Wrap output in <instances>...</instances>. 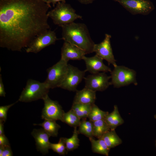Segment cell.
<instances>
[{
  "mask_svg": "<svg viewBox=\"0 0 156 156\" xmlns=\"http://www.w3.org/2000/svg\"><path fill=\"white\" fill-rule=\"evenodd\" d=\"M40 0H0V46L12 51L27 47L50 29L48 10Z\"/></svg>",
  "mask_w": 156,
  "mask_h": 156,
  "instance_id": "6da1fadb",
  "label": "cell"
},
{
  "mask_svg": "<svg viewBox=\"0 0 156 156\" xmlns=\"http://www.w3.org/2000/svg\"><path fill=\"white\" fill-rule=\"evenodd\" d=\"M61 27V39L64 41L82 49L87 54L94 52L95 44L91 38L88 28L85 24L73 22Z\"/></svg>",
  "mask_w": 156,
  "mask_h": 156,
  "instance_id": "7a4b0ae2",
  "label": "cell"
},
{
  "mask_svg": "<svg viewBox=\"0 0 156 156\" xmlns=\"http://www.w3.org/2000/svg\"><path fill=\"white\" fill-rule=\"evenodd\" d=\"M47 15L55 24L61 27L82 18L81 16L76 13L70 5L61 2L57 3L53 9L48 12Z\"/></svg>",
  "mask_w": 156,
  "mask_h": 156,
  "instance_id": "3957f363",
  "label": "cell"
},
{
  "mask_svg": "<svg viewBox=\"0 0 156 156\" xmlns=\"http://www.w3.org/2000/svg\"><path fill=\"white\" fill-rule=\"evenodd\" d=\"M49 88L44 82L29 79L18 101L29 102L43 99L48 94Z\"/></svg>",
  "mask_w": 156,
  "mask_h": 156,
  "instance_id": "277c9868",
  "label": "cell"
},
{
  "mask_svg": "<svg viewBox=\"0 0 156 156\" xmlns=\"http://www.w3.org/2000/svg\"><path fill=\"white\" fill-rule=\"evenodd\" d=\"M112 85L119 88L131 83L137 85L136 72L125 66L117 65L111 72Z\"/></svg>",
  "mask_w": 156,
  "mask_h": 156,
  "instance_id": "5b68a950",
  "label": "cell"
},
{
  "mask_svg": "<svg viewBox=\"0 0 156 156\" xmlns=\"http://www.w3.org/2000/svg\"><path fill=\"white\" fill-rule=\"evenodd\" d=\"M68 62L60 59L56 63L47 70V77L44 82L49 89L59 88L66 75Z\"/></svg>",
  "mask_w": 156,
  "mask_h": 156,
  "instance_id": "8992f818",
  "label": "cell"
},
{
  "mask_svg": "<svg viewBox=\"0 0 156 156\" xmlns=\"http://www.w3.org/2000/svg\"><path fill=\"white\" fill-rule=\"evenodd\" d=\"M60 39L57 37L54 31L50 29L37 36L27 48L26 52L37 53L46 47L54 44L57 40Z\"/></svg>",
  "mask_w": 156,
  "mask_h": 156,
  "instance_id": "52a82bcc",
  "label": "cell"
},
{
  "mask_svg": "<svg viewBox=\"0 0 156 156\" xmlns=\"http://www.w3.org/2000/svg\"><path fill=\"white\" fill-rule=\"evenodd\" d=\"M133 14L147 15L154 9L149 0H114Z\"/></svg>",
  "mask_w": 156,
  "mask_h": 156,
  "instance_id": "ba28073f",
  "label": "cell"
},
{
  "mask_svg": "<svg viewBox=\"0 0 156 156\" xmlns=\"http://www.w3.org/2000/svg\"><path fill=\"white\" fill-rule=\"evenodd\" d=\"M42 100L44 102V107L42 112V118L62 121L65 112L59 103L51 100L48 94Z\"/></svg>",
  "mask_w": 156,
  "mask_h": 156,
  "instance_id": "9c48e42d",
  "label": "cell"
},
{
  "mask_svg": "<svg viewBox=\"0 0 156 156\" xmlns=\"http://www.w3.org/2000/svg\"><path fill=\"white\" fill-rule=\"evenodd\" d=\"M86 71L68 64L66 75L59 88L70 91H76L78 85L84 78Z\"/></svg>",
  "mask_w": 156,
  "mask_h": 156,
  "instance_id": "30bf717a",
  "label": "cell"
},
{
  "mask_svg": "<svg viewBox=\"0 0 156 156\" xmlns=\"http://www.w3.org/2000/svg\"><path fill=\"white\" fill-rule=\"evenodd\" d=\"M110 78L111 76L107 75L104 72L89 75L84 78L85 87L96 92L103 91L112 85L109 81Z\"/></svg>",
  "mask_w": 156,
  "mask_h": 156,
  "instance_id": "8fae6325",
  "label": "cell"
},
{
  "mask_svg": "<svg viewBox=\"0 0 156 156\" xmlns=\"http://www.w3.org/2000/svg\"><path fill=\"white\" fill-rule=\"evenodd\" d=\"M111 36L105 34L102 42L95 44L93 52L103 60H106L109 65L112 64L114 67L117 66L113 54L110 43Z\"/></svg>",
  "mask_w": 156,
  "mask_h": 156,
  "instance_id": "7c38bea8",
  "label": "cell"
},
{
  "mask_svg": "<svg viewBox=\"0 0 156 156\" xmlns=\"http://www.w3.org/2000/svg\"><path fill=\"white\" fill-rule=\"evenodd\" d=\"M87 54L83 50L67 42L64 41L61 49L62 60L68 62L70 60H80Z\"/></svg>",
  "mask_w": 156,
  "mask_h": 156,
  "instance_id": "4fadbf2b",
  "label": "cell"
},
{
  "mask_svg": "<svg viewBox=\"0 0 156 156\" xmlns=\"http://www.w3.org/2000/svg\"><path fill=\"white\" fill-rule=\"evenodd\" d=\"M31 135L35 140L37 150L43 155L48 153L51 143L49 138L51 136L43 128L34 129Z\"/></svg>",
  "mask_w": 156,
  "mask_h": 156,
  "instance_id": "5bb4252c",
  "label": "cell"
},
{
  "mask_svg": "<svg viewBox=\"0 0 156 156\" xmlns=\"http://www.w3.org/2000/svg\"><path fill=\"white\" fill-rule=\"evenodd\" d=\"M86 66V71L92 74H95L100 72H111V68L105 65L103 62V59L96 54L93 56L88 57L85 56L83 59Z\"/></svg>",
  "mask_w": 156,
  "mask_h": 156,
  "instance_id": "9a60e30c",
  "label": "cell"
},
{
  "mask_svg": "<svg viewBox=\"0 0 156 156\" xmlns=\"http://www.w3.org/2000/svg\"><path fill=\"white\" fill-rule=\"evenodd\" d=\"M73 103L92 105L96 99V92L85 87L83 89L76 91Z\"/></svg>",
  "mask_w": 156,
  "mask_h": 156,
  "instance_id": "2e32d148",
  "label": "cell"
},
{
  "mask_svg": "<svg viewBox=\"0 0 156 156\" xmlns=\"http://www.w3.org/2000/svg\"><path fill=\"white\" fill-rule=\"evenodd\" d=\"M104 119L110 129H115L118 126L122 125L124 121L121 117L116 105L114 106V109L110 113H108Z\"/></svg>",
  "mask_w": 156,
  "mask_h": 156,
  "instance_id": "e0dca14e",
  "label": "cell"
},
{
  "mask_svg": "<svg viewBox=\"0 0 156 156\" xmlns=\"http://www.w3.org/2000/svg\"><path fill=\"white\" fill-rule=\"evenodd\" d=\"M91 145V149L94 153L108 156L110 149L101 138L95 140L93 137L89 138Z\"/></svg>",
  "mask_w": 156,
  "mask_h": 156,
  "instance_id": "ac0fdd59",
  "label": "cell"
},
{
  "mask_svg": "<svg viewBox=\"0 0 156 156\" xmlns=\"http://www.w3.org/2000/svg\"><path fill=\"white\" fill-rule=\"evenodd\" d=\"M108 147L110 149L114 148L122 143V140L117 134L115 129H110L102 136Z\"/></svg>",
  "mask_w": 156,
  "mask_h": 156,
  "instance_id": "d6986e66",
  "label": "cell"
},
{
  "mask_svg": "<svg viewBox=\"0 0 156 156\" xmlns=\"http://www.w3.org/2000/svg\"><path fill=\"white\" fill-rule=\"evenodd\" d=\"M34 125H38L41 126L42 128L51 136L57 137L60 126L57 124L55 120H44L42 123Z\"/></svg>",
  "mask_w": 156,
  "mask_h": 156,
  "instance_id": "ffe728a7",
  "label": "cell"
},
{
  "mask_svg": "<svg viewBox=\"0 0 156 156\" xmlns=\"http://www.w3.org/2000/svg\"><path fill=\"white\" fill-rule=\"evenodd\" d=\"M93 122V136L98 139L101 138L104 133L110 129L104 119Z\"/></svg>",
  "mask_w": 156,
  "mask_h": 156,
  "instance_id": "44dd1931",
  "label": "cell"
},
{
  "mask_svg": "<svg viewBox=\"0 0 156 156\" xmlns=\"http://www.w3.org/2000/svg\"><path fill=\"white\" fill-rule=\"evenodd\" d=\"M92 105L73 103L71 108L81 119L87 118L91 110Z\"/></svg>",
  "mask_w": 156,
  "mask_h": 156,
  "instance_id": "7402d4cb",
  "label": "cell"
},
{
  "mask_svg": "<svg viewBox=\"0 0 156 156\" xmlns=\"http://www.w3.org/2000/svg\"><path fill=\"white\" fill-rule=\"evenodd\" d=\"M81 119L74 111L71 109L67 112L64 113L62 121L71 127H78Z\"/></svg>",
  "mask_w": 156,
  "mask_h": 156,
  "instance_id": "603a6c76",
  "label": "cell"
},
{
  "mask_svg": "<svg viewBox=\"0 0 156 156\" xmlns=\"http://www.w3.org/2000/svg\"><path fill=\"white\" fill-rule=\"evenodd\" d=\"M79 134L84 135L88 138L93 137V122L87 120L86 118L82 119L78 126Z\"/></svg>",
  "mask_w": 156,
  "mask_h": 156,
  "instance_id": "cb8c5ba5",
  "label": "cell"
},
{
  "mask_svg": "<svg viewBox=\"0 0 156 156\" xmlns=\"http://www.w3.org/2000/svg\"><path fill=\"white\" fill-rule=\"evenodd\" d=\"M79 134L77 127H74L73 135L70 138H64L66 148L68 152L73 151L78 148L79 146L80 141L78 138Z\"/></svg>",
  "mask_w": 156,
  "mask_h": 156,
  "instance_id": "d4e9b609",
  "label": "cell"
},
{
  "mask_svg": "<svg viewBox=\"0 0 156 156\" xmlns=\"http://www.w3.org/2000/svg\"><path fill=\"white\" fill-rule=\"evenodd\" d=\"M108 113V112L104 111L101 109L94 103L92 105L88 118L90 120L94 122L104 119Z\"/></svg>",
  "mask_w": 156,
  "mask_h": 156,
  "instance_id": "484cf974",
  "label": "cell"
},
{
  "mask_svg": "<svg viewBox=\"0 0 156 156\" xmlns=\"http://www.w3.org/2000/svg\"><path fill=\"white\" fill-rule=\"evenodd\" d=\"M50 149L60 155H64L67 154L68 152L66 149L64 137L60 138L57 143H51Z\"/></svg>",
  "mask_w": 156,
  "mask_h": 156,
  "instance_id": "4316f807",
  "label": "cell"
},
{
  "mask_svg": "<svg viewBox=\"0 0 156 156\" xmlns=\"http://www.w3.org/2000/svg\"><path fill=\"white\" fill-rule=\"evenodd\" d=\"M18 101L11 104L0 107V120L5 122L7 118V114L9 109Z\"/></svg>",
  "mask_w": 156,
  "mask_h": 156,
  "instance_id": "83f0119b",
  "label": "cell"
},
{
  "mask_svg": "<svg viewBox=\"0 0 156 156\" xmlns=\"http://www.w3.org/2000/svg\"><path fill=\"white\" fill-rule=\"evenodd\" d=\"M13 155L10 145L5 146H0V156H12Z\"/></svg>",
  "mask_w": 156,
  "mask_h": 156,
  "instance_id": "f1b7e54d",
  "label": "cell"
},
{
  "mask_svg": "<svg viewBox=\"0 0 156 156\" xmlns=\"http://www.w3.org/2000/svg\"><path fill=\"white\" fill-rule=\"evenodd\" d=\"M10 145L8 138L5 134L0 135V146H5Z\"/></svg>",
  "mask_w": 156,
  "mask_h": 156,
  "instance_id": "f546056e",
  "label": "cell"
},
{
  "mask_svg": "<svg viewBox=\"0 0 156 156\" xmlns=\"http://www.w3.org/2000/svg\"><path fill=\"white\" fill-rule=\"evenodd\" d=\"M6 93L5 91L4 86L3 84L1 75L0 76V96L5 97Z\"/></svg>",
  "mask_w": 156,
  "mask_h": 156,
  "instance_id": "4dcf8cb0",
  "label": "cell"
},
{
  "mask_svg": "<svg viewBox=\"0 0 156 156\" xmlns=\"http://www.w3.org/2000/svg\"><path fill=\"white\" fill-rule=\"evenodd\" d=\"M49 3L50 4L52 3L53 6H55V5L57 3L60 2L66 3V0H47Z\"/></svg>",
  "mask_w": 156,
  "mask_h": 156,
  "instance_id": "1f68e13d",
  "label": "cell"
},
{
  "mask_svg": "<svg viewBox=\"0 0 156 156\" xmlns=\"http://www.w3.org/2000/svg\"><path fill=\"white\" fill-rule=\"evenodd\" d=\"M5 122L0 120V135L4 134V123Z\"/></svg>",
  "mask_w": 156,
  "mask_h": 156,
  "instance_id": "d6a6232c",
  "label": "cell"
},
{
  "mask_svg": "<svg viewBox=\"0 0 156 156\" xmlns=\"http://www.w3.org/2000/svg\"><path fill=\"white\" fill-rule=\"evenodd\" d=\"M82 4H87L92 3L95 0H77Z\"/></svg>",
  "mask_w": 156,
  "mask_h": 156,
  "instance_id": "836d02e7",
  "label": "cell"
},
{
  "mask_svg": "<svg viewBox=\"0 0 156 156\" xmlns=\"http://www.w3.org/2000/svg\"><path fill=\"white\" fill-rule=\"evenodd\" d=\"M40 0L43 1L44 2H45L46 3H47V4H48L49 5H51L49 3L47 0Z\"/></svg>",
  "mask_w": 156,
  "mask_h": 156,
  "instance_id": "e575fe53",
  "label": "cell"
},
{
  "mask_svg": "<svg viewBox=\"0 0 156 156\" xmlns=\"http://www.w3.org/2000/svg\"><path fill=\"white\" fill-rule=\"evenodd\" d=\"M154 118L156 119V114L154 115Z\"/></svg>",
  "mask_w": 156,
  "mask_h": 156,
  "instance_id": "d590c367",
  "label": "cell"
},
{
  "mask_svg": "<svg viewBox=\"0 0 156 156\" xmlns=\"http://www.w3.org/2000/svg\"><path fill=\"white\" fill-rule=\"evenodd\" d=\"M155 146H156V140L155 141Z\"/></svg>",
  "mask_w": 156,
  "mask_h": 156,
  "instance_id": "8d00e7d4",
  "label": "cell"
}]
</instances>
